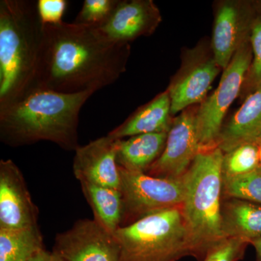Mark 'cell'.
Listing matches in <instances>:
<instances>
[{
    "label": "cell",
    "instance_id": "ac0fdd59",
    "mask_svg": "<svg viewBox=\"0 0 261 261\" xmlns=\"http://www.w3.org/2000/svg\"><path fill=\"white\" fill-rule=\"evenodd\" d=\"M221 231L224 238L250 240L261 237V205L239 199H222Z\"/></svg>",
    "mask_w": 261,
    "mask_h": 261
},
{
    "label": "cell",
    "instance_id": "3957f363",
    "mask_svg": "<svg viewBox=\"0 0 261 261\" xmlns=\"http://www.w3.org/2000/svg\"><path fill=\"white\" fill-rule=\"evenodd\" d=\"M42 25L37 2L0 1V109L37 89Z\"/></svg>",
    "mask_w": 261,
    "mask_h": 261
},
{
    "label": "cell",
    "instance_id": "603a6c76",
    "mask_svg": "<svg viewBox=\"0 0 261 261\" xmlns=\"http://www.w3.org/2000/svg\"><path fill=\"white\" fill-rule=\"evenodd\" d=\"M250 42L252 58L240 94V100H244L249 94L261 87V15L257 14L252 25Z\"/></svg>",
    "mask_w": 261,
    "mask_h": 261
},
{
    "label": "cell",
    "instance_id": "4fadbf2b",
    "mask_svg": "<svg viewBox=\"0 0 261 261\" xmlns=\"http://www.w3.org/2000/svg\"><path fill=\"white\" fill-rule=\"evenodd\" d=\"M162 20L152 0H118L107 21L96 29L111 42L130 44L153 34Z\"/></svg>",
    "mask_w": 261,
    "mask_h": 261
},
{
    "label": "cell",
    "instance_id": "44dd1931",
    "mask_svg": "<svg viewBox=\"0 0 261 261\" xmlns=\"http://www.w3.org/2000/svg\"><path fill=\"white\" fill-rule=\"evenodd\" d=\"M230 198L261 205V166L245 174L223 176L222 199Z\"/></svg>",
    "mask_w": 261,
    "mask_h": 261
},
{
    "label": "cell",
    "instance_id": "2e32d148",
    "mask_svg": "<svg viewBox=\"0 0 261 261\" xmlns=\"http://www.w3.org/2000/svg\"><path fill=\"white\" fill-rule=\"evenodd\" d=\"M171 108L169 92L166 89L137 108L123 123L111 130L108 135L115 140H123L144 134L168 132L173 119Z\"/></svg>",
    "mask_w": 261,
    "mask_h": 261
},
{
    "label": "cell",
    "instance_id": "d6986e66",
    "mask_svg": "<svg viewBox=\"0 0 261 261\" xmlns=\"http://www.w3.org/2000/svg\"><path fill=\"white\" fill-rule=\"evenodd\" d=\"M84 197L93 211L94 220L114 234L121 227L123 200L120 190L80 181Z\"/></svg>",
    "mask_w": 261,
    "mask_h": 261
},
{
    "label": "cell",
    "instance_id": "484cf974",
    "mask_svg": "<svg viewBox=\"0 0 261 261\" xmlns=\"http://www.w3.org/2000/svg\"><path fill=\"white\" fill-rule=\"evenodd\" d=\"M68 5L65 0H39L37 10L42 24H56L63 21Z\"/></svg>",
    "mask_w": 261,
    "mask_h": 261
},
{
    "label": "cell",
    "instance_id": "7402d4cb",
    "mask_svg": "<svg viewBox=\"0 0 261 261\" xmlns=\"http://www.w3.org/2000/svg\"><path fill=\"white\" fill-rule=\"evenodd\" d=\"M260 166L259 147L255 145L239 146L224 153L222 162L223 176H235L245 174Z\"/></svg>",
    "mask_w": 261,
    "mask_h": 261
},
{
    "label": "cell",
    "instance_id": "d4e9b609",
    "mask_svg": "<svg viewBox=\"0 0 261 261\" xmlns=\"http://www.w3.org/2000/svg\"><path fill=\"white\" fill-rule=\"evenodd\" d=\"M250 244V241L243 238H225L211 247L202 261L243 260Z\"/></svg>",
    "mask_w": 261,
    "mask_h": 261
},
{
    "label": "cell",
    "instance_id": "6da1fadb",
    "mask_svg": "<svg viewBox=\"0 0 261 261\" xmlns=\"http://www.w3.org/2000/svg\"><path fill=\"white\" fill-rule=\"evenodd\" d=\"M130 55V44L111 42L94 27L64 21L43 24L37 89L96 92L126 72Z\"/></svg>",
    "mask_w": 261,
    "mask_h": 261
},
{
    "label": "cell",
    "instance_id": "4316f807",
    "mask_svg": "<svg viewBox=\"0 0 261 261\" xmlns=\"http://www.w3.org/2000/svg\"><path fill=\"white\" fill-rule=\"evenodd\" d=\"M27 261H53V252L51 253L43 248L34 253Z\"/></svg>",
    "mask_w": 261,
    "mask_h": 261
},
{
    "label": "cell",
    "instance_id": "8992f818",
    "mask_svg": "<svg viewBox=\"0 0 261 261\" xmlns=\"http://www.w3.org/2000/svg\"><path fill=\"white\" fill-rule=\"evenodd\" d=\"M123 200L121 227L134 224L149 215L181 207L185 197L184 176L152 177L118 167Z\"/></svg>",
    "mask_w": 261,
    "mask_h": 261
},
{
    "label": "cell",
    "instance_id": "9c48e42d",
    "mask_svg": "<svg viewBox=\"0 0 261 261\" xmlns=\"http://www.w3.org/2000/svg\"><path fill=\"white\" fill-rule=\"evenodd\" d=\"M214 14L211 47L224 70L237 51L250 41L257 13L253 1L219 0L214 3Z\"/></svg>",
    "mask_w": 261,
    "mask_h": 261
},
{
    "label": "cell",
    "instance_id": "cb8c5ba5",
    "mask_svg": "<svg viewBox=\"0 0 261 261\" xmlns=\"http://www.w3.org/2000/svg\"><path fill=\"white\" fill-rule=\"evenodd\" d=\"M118 0H85L73 23L98 28L107 21Z\"/></svg>",
    "mask_w": 261,
    "mask_h": 261
},
{
    "label": "cell",
    "instance_id": "ba28073f",
    "mask_svg": "<svg viewBox=\"0 0 261 261\" xmlns=\"http://www.w3.org/2000/svg\"><path fill=\"white\" fill-rule=\"evenodd\" d=\"M221 70L209 38L200 39L193 47L182 49L181 65L166 89L171 99V115L174 116L203 102Z\"/></svg>",
    "mask_w": 261,
    "mask_h": 261
},
{
    "label": "cell",
    "instance_id": "7c38bea8",
    "mask_svg": "<svg viewBox=\"0 0 261 261\" xmlns=\"http://www.w3.org/2000/svg\"><path fill=\"white\" fill-rule=\"evenodd\" d=\"M39 210L21 171L12 160L0 161V228L38 226Z\"/></svg>",
    "mask_w": 261,
    "mask_h": 261
},
{
    "label": "cell",
    "instance_id": "52a82bcc",
    "mask_svg": "<svg viewBox=\"0 0 261 261\" xmlns=\"http://www.w3.org/2000/svg\"><path fill=\"white\" fill-rule=\"evenodd\" d=\"M252 58L251 45L248 41L237 51L223 70L217 88L199 105L197 130L200 151L217 147L225 117L235 99L240 97Z\"/></svg>",
    "mask_w": 261,
    "mask_h": 261
},
{
    "label": "cell",
    "instance_id": "5b68a950",
    "mask_svg": "<svg viewBox=\"0 0 261 261\" xmlns=\"http://www.w3.org/2000/svg\"><path fill=\"white\" fill-rule=\"evenodd\" d=\"M119 261H178L192 256L186 221L181 207L149 215L115 233Z\"/></svg>",
    "mask_w": 261,
    "mask_h": 261
},
{
    "label": "cell",
    "instance_id": "f1b7e54d",
    "mask_svg": "<svg viewBox=\"0 0 261 261\" xmlns=\"http://www.w3.org/2000/svg\"><path fill=\"white\" fill-rule=\"evenodd\" d=\"M254 6H255V10L257 15H261V0H257L253 1Z\"/></svg>",
    "mask_w": 261,
    "mask_h": 261
},
{
    "label": "cell",
    "instance_id": "f546056e",
    "mask_svg": "<svg viewBox=\"0 0 261 261\" xmlns=\"http://www.w3.org/2000/svg\"><path fill=\"white\" fill-rule=\"evenodd\" d=\"M53 261H65L53 252Z\"/></svg>",
    "mask_w": 261,
    "mask_h": 261
},
{
    "label": "cell",
    "instance_id": "e0dca14e",
    "mask_svg": "<svg viewBox=\"0 0 261 261\" xmlns=\"http://www.w3.org/2000/svg\"><path fill=\"white\" fill-rule=\"evenodd\" d=\"M168 133L144 134L118 140V167L132 172L145 173L162 154Z\"/></svg>",
    "mask_w": 261,
    "mask_h": 261
},
{
    "label": "cell",
    "instance_id": "8fae6325",
    "mask_svg": "<svg viewBox=\"0 0 261 261\" xmlns=\"http://www.w3.org/2000/svg\"><path fill=\"white\" fill-rule=\"evenodd\" d=\"M120 251L114 234L85 219L57 235L53 252L65 261H119Z\"/></svg>",
    "mask_w": 261,
    "mask_h": 261
},
{
    "label": "cell",
    "instance_id": "83f0119b",
    "mask_svg": "<svg viewBox=\"0 0 261 261\" xmlns=\"http://www.w3.org/2000/svg\"><path fill=\"white\" fill-rule=\"evenodd\" d=\"M250 245L255 247L256 251L255 261H261V237L250 240Z\"/></svg>",
    "mask_w": 261,
    "mask_h": 261
},
{
    "label": "cell",
    "instance_id": "7a4b0ae2",
    "mask_svg": "<svg viewBox=\"0 0 261 261\" xmlns=\"http://www.w3.org/2000/svg\"><path fill=\"white\" fill-rule=\"evenodd\" d=\"M92 91L65 94L36 89L18 102L0 109V138L11 147L49 141L65 150L79 145L81 110Z\"/></svg>",
    "mask_w": 261,
    "mask_h": 261
},
{
    "label": "cell",
    "instance_id": "ffe728a7",
    "mask_svg": "<svg viewBox=\"0 0 261 261\" xmlns=\"http://www.w3.org/2000/svg\"><path fill=\"white\" fill-rule=\"evenodd\" d=\"M43 248L39 226L20 229L0 228V261H27Z\"/></svg>",
    "mask_w": 261,
    "mask_h": 261
},
{
    "label": "cell",
    "instance_id": "9a60e30c",
    "mask_svg": "<svg viewBox=\"0 0 261 261\" xmlns=\"http://www.w3.org/2000/svg\"><path fill=\"white\" fill-rule=\"evenodd\" d=\"M261 143V87L243 100L229 119L224 122L217 140L224 153L239 146Z\"/></svg>",
    "mask_w": 261,
    "mask_h": 261
},
{
    "label": "cell",
    "instance_id": "30bf717a",
    "mask_svg": "<svg viewBox=\"0 0 261 261\" xmlns=\"http://www.w3.org/2000/svg\"><path fill=\"white\" fill-rule=\"evenodd\" d=\"M198 106L184 110L173 117L162 154L145 173L152 177L180 178L200 152L197 130Z\"/></svg>",
    "mask_w": 261,
    "mask_h": 261
},
{
    "label": "cell",
    "instance_id": "4dcf8cb0",
    "mask_svg": "<svg viewBox=\"0 0 261 261\" xmlns=\"http://www.w3.org/2000/svg\"><path fill=\"white\" fill-rule=\"evenodd\" d=\"M259 147V159H260V164L261 166V143L258 146Z\"/></svg>",
    "mask_w": 261,
    "mask_h": 261
},
{
    "label": "cell",
    "instance_id": "277c9868",
    "mask_svg": "<svg viewBox=\"0 0 261 261\" xmlns=\"http://www.w3.org/2000/svg\"><path fill=\"white\" fill-rule=\"evenodd\" d=\"M219 147L200 151L184 176L181 209L190 235L192 256L202 261L224 239L221 231L222 162Z\"/></svg>",
    "mask_w": 261,
    "mask_h": 261
},
{
    "label": "cell",
    "instance_id": "5bb4252c",
    "mask_svg": "<svg viewBox=\"0 0 261 261\" xmlns=\"http://www.w3.org/2000/svg\"><path fill=\"white\" fill-rule=\"evenodd\" d=\"M118 141L107 135L75 149L73 170L80 181L120 190Z\"/></svg>",
    "mask_w": 261,
    "mask_h": 261
}]
</instances>
